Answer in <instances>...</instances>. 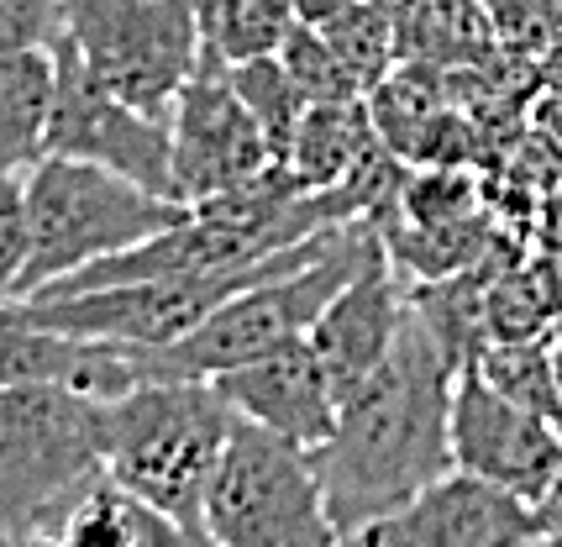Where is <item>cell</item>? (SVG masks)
Returning a JSON list of instances; mask_svg holds the SVG:
<instances>
[{"instance_id": "obj_1", "label": "cell", "mask_w": 562, "mask_h": 547, "mask_svg": "<svg viewBox=\"0 0 562 547\" xmlns=\"http://www.w3.org/2000/svg\"><path fill=\"white\" fill-rule=\"evenodd\" d=\"M452 384L458 369L411 311L390 358L352 395H342L337 432L321 448H311L326 511L342 537L379 516H394L431 479L452 469V448H447Z\"/></svg>"}, {"instance_id": "obj_2", "label": "cell", "mask_w": 562, "mask_h": 547, "mask_svg": "<svg viewBox=\"0 0 562 547\" xmlns=\"http://www.w3.org/2000/svg\"><path fill=\"white\" fill-rule=\"evenodd\" d=\"M237 411L211 379H143L126 395L100 400L105 473L173 522H205V490L216 479Z\"/></svg>"}, {"instance_id": "obj_3", "label": "cell", "mask_w": 562, "mask_h": 547, "mask_svg": "<svg viewBox=\"0 0 562 547\" xmlns=\"http://www.w3.org/2000/svg\"><path fill=\"white\" fill-rule=\"evenodd\" d=\"M26 200V264L22 295H37L53 279L90 269L111 253L147 243L153 232L173 226L190 205L169 196H153L132 179L79 164V158H37L22 175Z\"/></svg>"}, {"instance_id": "obj_4", "label": "cell", "mask_w": 562, "mask_h": 547, "mask_svg": "<svg viewBox=\"0 0 562 547\" xmlns=\"http://www.w3.org/2000/svg\"><path fill=\"white\" fill-rule=\"evenodd\" d=\"M384 248V232L373 222H352V232L342 237V248H331L326 258H316L311 269L284 274V279H263L247 284L232 300H221L216 311L184 332L169 348H143L147 379H216L263 358V353L284 348L294 337H305L311 322L326 311V300L342 290L352 274L363 269L373 253Z\"/></svg>"}, {"instance_id": "obj_5", "label": "cell", "mask_w": 562, "mask_h": 547, "mask_svg": "<svg viewBox=\"0 0 562 547\" xmlns=\"http://www.w3.org/2000/svg\"><path fill=\"white\" fill-rule=\"evenodd\" d=\"M58 32L105 96L153 122L200 64L195 0H58Z\"/></svg>"}, {"instance_id": "obj_6", "label": "cell", "mask_w": 562, "mask_h": 547, "mask_svg": "<svg viewBox=\"0 0 562 547\" xmlns=\"http://www.w3.org/2000/svg\"><path fill=\"white\" fill-rule=\"evenodd\" d=\"M205 526L221 547H337L311 453L252 422H232L216 479L205 490Z\"/></svg>"}, {"instance_id": "obj_7", "label": "cell", "mask_w": 562, "mask_h": 547, "mask_svg": "<svg viewBox=\"0 0 562 547\" xmlns=\"http://www.w3.org/2000/svg\"><path fill=\"white\" fill-rule=\"evenodd\" d=\"M105 469L100 458V400L64 384H5L0 390V526L32 537L53 505Z\"/></svg>"}, {"instance_id": "obj_8", "label": "cell", "mask_w": 562, "mask_h": 547, "mask_svg": "<svg viewBox=\"0 0 562 547\" xmlns=\"http://www.w3.org/2000/svg\"><path fill=\"white\" fill-rule=\"evenodd\" d=\"M53 105L48 132H43V158H79L111 175L143 185L153 196L179 200L169 158V122H153L143 111H132L126 100L105 96L95 79L85 75V64L74 58L64 32H53Z\"/></svg>"}, {"instance_id": "obj_9", "label": "cell", "mask_w": 562, "mask_h": 547, "mask_svg": "<svg viewBox=\"0 0 562 547\" xmlns=\"http://www.w3.org/2000/svg\"><path fill=\"white\" fill-rule=\"evenodd\" d=\"M169 158H173V185H179V200H184V205L221 196V190L263 175L273 164L269 143H263L252 111H247L243 96H237L226 64L205 48H200L195 75L184 79L179 96H173Z\"/></svg>"}, {"instance_id": "obj_10", "label": "cell", "mask_w": 562, "mask_h": 547, "mask_svg": "<svg viewBox=\"0 0 562 547\" xmlns=\"http://www.w3.org/2000/svg\"><path fill=\"white\" fill-rule=\"evenodd\" d=\"M447 448H452V469L479 473L510 495L537 505L547 484L562 473V432L526 405L490 390L479 373L468 369L452 384V405H447Z\"/></svg>"}, {"instance_id": "obj_11", "label": "cell", "mask_w": 562, "mask_h": 547, "mask_svg": "<svg viewBox=\"0 0 562 547\" xmlns=\"http://www.w3.org/2000/svg\"><path fill=\"white\" fill-rule=\"evenodd\" d=\"M541 537L537 505L479 473L447 469L394 516L347 532L352 547H526Z\"/></svg>"}, {"instance_id": "obj_12", "label": "cell", "mask_w": 562, "mask_h": 547, "mask_svg": "<svg viewBox=\"0 0 562 547\" xmlns=\"http://www.w3.org/2000/svg\"><path fill=\"white\" fill-rule=\"evenodd\" d=\"M405 316H411V284L400 279L390 253L379 248L337 295L326 300V311L305 332L326 379L337 384V400L352 395L368 373L390 358L400 332H405Z\"/></svg>"}, {"instance_id": "obj_13", "label": "cell", "mask_w": 562, "mask_h": 547, "mask_svg": "<svg viewBox=\"0 0 562 547\" xmlns=\"http://www.w3.org/2000/svg\"><path fill=\"white\" fill-rule=\"evenodd\" d=\"M216 395L243 416V422L263 426L273 437H284L294 448H321L337 432V384L326 379L311 337H294L284 348L252 358L243 369L216 373L211 379Z\"/></svg>"}, {"instance_id": "obj_14", "label": "cell", "mask_w": 562, "mask_h": 547, "mask_svg": "<svg viewBox=\"0 0 562 547\" xmlns=\"http://www.w3.org/2000/svg\"><path fill=\"white\" fill-rule=\"evenodd\" d=\"M373 143H379V126H373L368 100L305 105V116L294 126L284 169H290L305 190H337V185L352 175V164H358Z\"/></svg>"}, {"instance_id": "obj_15", "label": "cell", "mask_w": 562, "mask_h": 547, "mask_svg": "<svg viewBox=\"0 0 562 547\" xmlns=\"http://www.w3.org/2000/svg\"><path fill=\"white\" fill-rule=\"evenodd\" d=\"M53 105V53H0V179H22L43 158Z\"/></svg>"}, {"instance_id": "obj_16", "label": "cell", "mask_w": 562, "mask_h": 547, "mask_svg": "<svg viewBox=\"0 0 562 547\" xmlns=\"http://www.w3.org/2000/svg\"><path fill=\"white\" fill-rule=\"evenodd\" d=\"M505 232L484 216L473 222H447V226H411V222H390L384 226V253L400 269L405 284H437L452 274H468L473 264H484Z\"/></svg>"}, {"instance_id": "obj_17", "label": "cell", "mask_w": 562, "mask_h": 547, "mask_svg": "<svg viewBox=\"0 0 562 547\" xmlns=\"http://www.w3.org/2000/svg\"><path fill=\"white\" fill-rule=\"evenodd\" d=\"M37 532L58 537L64 547H137L143 537V500L122 490L111 473H90Z\"/></svg>"}, {"instance_id": "obj_18", "label": "cell", "mask_w": 562, "mask_h": 547, "mask_svg": "<svg viewBox=\"0 0 562 547\" xmlns=\"http://www.w3.org/2000/svg\"><path fill=\"white\" fill-rule=\"evenodd\" d=\"M300 22L290 0H195L200 48L221 64H247L284 48L290 26Z\"/></svg>"}, {"instance_id": "obj_19", "label": "cell", "mask_w": 562, "mask_h": 547, "mask_svg": "<svg viewBox=\"0 0 562 547\" xmlns=\"http://www.w3.org/2000/svg\"><path fill=\"white\" fill-rule=\"evenodd\" d=\"M226 75L237 85L243 105L252 111V122L263 132L273 164H284V158H290V143H294V126H300V116H305L311 100L300 96V85L290 79V69L279 64V53H269V58H247V64H226Z\"/></svg>"}, {"instance_id": "obj_20", "label": "cell", "mask_w": 562, "mask_h": 547, "mask_svg": "<svg viewBox=\"0 0 562 547\" xmlns=\"http://www.w3.org/2000/svg\"><path fill=\"white\" fill-rule=\"evenodd\" d=\"M311 26L331 43V53L342 58L347 69L358 75L363 90L384 85V75L405 58V48H400V26H394L373 0H352V5H342V11H331L326 22H311Z\"/></svg>"}, {"instance_id": "obj_21", "label": "cell", "mask_w": 562, "mask_h": 547, "mask_svg": "<svg viewBox=\"0 0 562 547\" xmlns=\"http://www.w3.org/2000/svg\"><path fill=\"white\" fill-rule=\"evenodd\" d=\"M473 373L499 390L510 405H526L547 422H558V384H552V337H531V343H490L479 353Z\"/></svg>"}, {"instance_id": "obj_22", "label": "cell", "mask_w": 562, "mask_h": 547, "mask_svg": "<svg viewBox=\"0 0 562 547\" xmlns=\"http://www.w3.org/2000/svg\"><path fill=\"white\" fill-rule=\"evenodd\" d=\"M558 322L552 300L541 290L531 258L510 264L505 274H494L490 290H484V332L490 343H531V337H547Z\"/></svg>"}, {"instance_id": "obj_23", "label": "cell", "mask_w": 562, "mask_h": 547, "mask_svg": "<svg viewBox=\"0 0 562 547\" xmlns=\"http://www.w3.org/2000/svg\"><path fill=\"white\" fill-rule=\"evenodd\" d=\"M484 185L468 169H411L400 185V211L394 222L411 226H447V222H473L484 216Z\"/></svg>"}, {"instance_id": "obj_24", "label": "cell", "mask_w": 562, "mask_h": 547, "mask_svg": "<svg viewBox=\"0 0 562 547\" xmlns=\"http://www.w3.org/2000/svg\"><path fill=\"white\" fill-rule=\"evenodd\" d=\"M279 64L290 69V79L300 85V96L311 100V105H326V100H368L358 75L331 53V43H326L311 22L290 26V37H284V48H279Z\"/></svg>"}, {"instance_id": "obj_25", "label": "cell", "mask_w": 562, "mask_h": 547, "mask_svg": "<svg viewBox=\"0 0 562 547\" xmlns=\"http://www.w3.org/2000/svg\"><path fill=\"white\" fill-rule=\"evenodd\" d=\"M26 264V200L22 179H0V305L16 300Z\"/></svg>"}, {"instance_id": "obj_26", "label": "cell", "mask_w": 562, "mask_h": 547, "mask_svg": "<svg viewBox=\"0 0 562 547\" xmlns=\"http://www.w3.org/2000/svg\"><path fill=\"white\" fill-rule=\"evenodd\" d=\"M58 32V0H0V53L48 48Z\"/></svg>"}, {"instance_id": "obj_27", "label": "cell", "mask_w": 562, "mask_h": 547, "mask_svg": "<svg viewBox=\"0 0 562 547\" xmlns=\"http://www.w3.org/2000/svg\"><path fill=\"white\" fill-rule=\"evenodd\" d=\"M137 547H221V543L211 537L205 522H173L164 511L143 505V537H137Z\"/></svg>"}, {"instance_id": "obj_28", "label": "cell", "mask_w": 562, "mask_h": 547, "mask_svg": "<svg viewBox=\"0 0 562 547\" xmlns=\"http://www.w3.org/2000/svg\"><path fill=\"white\" fill-rule=\"evenodd\" d=\"M531 258V269H537L541 290H547V300H552V311L562 316V243H547V248L526 253Z\"/></svg>"}, {"instance_id": "obj_29", "label": "cell", "mask_w": 562, "mask_h": 547, "mask_svg": "<svg viewBox=\"0 0 562 547\" xmlns=\"http://www.w3.org/2000/svg\"><path fill=\"white\" fill-rule=\"evenodd\" d=\"M537 522H541V537L552 547H562V473L547 484V495L537 500Z\"/></svg>"}, {"instance_id": "obj_30", "label": "cell", "mask_w": 562, "mask_h": 547, "mask_svg": "<svg viewBox=\"0 0 562 547\" xmlns=\"http://www.w3.org/2000/svg\"><path fill=\"white\" fill-rule=\"evenodd\" d=\"M373 5H379V11H384V16L400 26V48H405V32L420 22V11H426L431 0H373Z\"/></svg>"}, {"instance_id": "obj_31", "label": "cell", "mask_w": 562, "mask_h": 547, "mask_svg": "<svg viewBox=\"0 0 562 547\" xmlns=\"http://www.w3.org/2000/svg\"><path fill=\"white\" fill-rule=\"evenodd\" d=\"M290 5H294L300 22H326L331 11H342V5H352V0H290Z\"/></svg>"}, {"instance_id": "obj_32", "label": "cell", "mask_w": 562, "mask_h": 547, "mask_svg": "<svg viewBox=\"0 0 562 547\" xmlns=\"http://www.w3.org/2000/svg\"><path fill=\"white\" fill-rule=\"evenodd\" d=\"M552 384H558V405H562V348H552ZM562 416V411H558Z\"/></svg>"}, {"instance_id": "obj_33", "label": "cell", "mask_w": 562, "mask_h": 547, "mask_svg": "<svg viewBox=\"0 0 562 547\" xmlns=\"http://www.w3.org/2000/svg\"><path fill=\"white\" fill-rule=\"evenodd\" d=\"M26 547H64V543H58V537H48V532H32V537H26Z\"/></svg>"}, {"instance_id": "obj_34", "label": "cell", "mask_w": 562, "mask_h": 547, "mask_svg": "<svg viewBox=\"0 0 562 547\" xmlns=\"http://www.w3.org/2000/svg\"><path fill=\"white\" fill-rule=\"evenodd\" d=\"M0 547H26V537H16V532H5V526H0Z\"/></svg>"}, {"instance_id": "obj_35", "label": "cell", "mask_w": 562, "mask_h": 547, "mask_svg": "<svg viewBox=\"0 0 562 547\" xmlns=\"http://www.w3.org/2000/svg\"><path fill=\"white\" fill-rule=\"evenodd\" d=\"M547 337H552V348H562V316L552 322V332H547Z\"/></svg>"}, {"instance_id": "obj_36", "label": "cell", "mask_w": 562, "mask_h": 547, "mask_svg": "<svg viewBox=\"0 0 562 547\" xmlns=\"http://www.w3.org/2000/svg\"><path fill=\"white\" fill-rule=\"evenodd\" d=\"M526 547H552V543H547V537H537V543H526Z\"/></svg>"}, {"instance_id": "obj_37", "label": "cell", "mask_w": 562, "mask_h": 547, "mask_svg": "<svg viewBox=\"0 0 562 547\" xmlns=\"http://www.w3.org/2000/svg\"><path fill=\"white\" fill-rule=\"evenodd\" d=\"M337 547H352V543H347V537H342V543H337Z\"/></svg>"}, {"instance_id": "obj_38", "label": "cell", "mask_w": 562, "mask_h": 547, "mask_svg": "<svg viewBox=\"0 0 562 547\" xmlns=\"http://www.w3.org/2000/svg\"><path fill=\"white\" fill-rule=\"evenodd\" d=\"M558 432H562V416H558Z\"/></svg>"}]
</instances>
